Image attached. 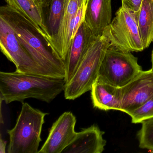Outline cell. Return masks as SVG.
<instances>
[{"label": "cell", "mask_w": 153, "mask_h": 153, "mask_svg": "<svg viewBox=\"0 0 153 153\" xmlns=\"http://www.w3.org/2000/svg\"><path fill=\"white\" fill-rule=\"evenodd\" d=\"M105 132L94 124L77 132L69 146L62 153H101L104 151L106 141L103 136Z\"/></svg>", "instance_id": "obj_11"}, {"label": "cell", "mask_w": 153, "mask_h": 153, "mask_svg": "<svg viewBox=\"0 0 153 153\" xmlns=\"http://www.w3.org/2000/svg\"><path fill=\"white\" fill-rule=\"evenodd\" d=\"M137 136L140 148L153 151V118L142 123Z\"/></svg>", "instance_id": "obj_18"}, {"label": "cell", "mask_w": 153, "mask_h": 153, "mask_svg": "<svg viewBox=\"0 0 153 153\" xmlns=\"http://www.w3.org/2000/svg\"><path fill=\"white\" fill-rule=\"evenodd\" d=\"M102 33L111 46L124 52L142 51V44L135 14L122 7Z\"/></svg>", "instance_id": "obj_6"}, {"label": "cell", "mask_w": 153, "mask_h": 153, "mask_svg": "<svg viewBox=\"0 0 153 153\" xmlns=\"http://www.w3.org/2000/svg\"><path fill=\"white\" fill-rule=\"evenodd\" d=\"M121 88L120 111L129 115L153 98V69L142 71Z\"/></svg>", "instance_id": "obj_8"}, {"label": "cell", "mask_w": 153, "mask_h": 153, "mask_svg": "<svg viewBox=\"0 0 153 153\" xmlns=\"http://www.w3.org/2000/svg\"><path fill=\"white\" fill-rule=\"evenodd\" d=\"M144 49L153 42V0H143L139 11L134 13Z\"/></svg>", "instance_id": "obj_16"}, {"label": "cell", "mask_w": 153, "mask_h": 153, "mask_svg": "<svg viewBox=\"0 0 153 153\" xmlns=\"http://www.w3.org/2000/svg\"><path fill=\"white\" fill-rule=\"evenodd\" d=\"M138 59L130 52L110 46L101 63L97 79L117 87L126 85L142 71Z\"/></svg>", "instance_id": "obj_5"}, {"label": "cell", "mask_w": 153, "mask_h": 153, "mask_svg": "<svg viewBox=\"0 0 153 153\" xmlns=\"http://www.w3.org/2000/svg\"><path fill=\"white\" fill-rule=\"evenodd\" d=\"M151 63H152V68L153 69V49L151 53Z\"/></svg>", "instance_id": "obj_22"}, {"label": "cell", "mask_w": 153, "mask_h": 153, "mask_svg": "<svg viewBox=\"0 0 153 153\" xmlns=\"http://www.w3.org/2000/svg\"><path fill=\"white\" fill-rule=\"evenodd\" d=\"M129 115L134 123H142L153 118V98L146 102Z\"/></svg>", "instance_id": "obj_19"}, {"label": "cell", "mask_w": 153, "mask_h": 153, "mask_svg": "<svg viewBox=\"0 0 153 153\" xmlns=\"http://www.w3.org/2000/svg\"><path fill=\"white\" fill-rule=\"evenodd\" d=\"M5 1L7 5L15 9L30 19L50 42L44 24L42 5L38 0Z\"/></svg>", "instance_id": "obj_15"}, {"label": "cell", "mask_w": 153, "mask_h": 153, "mask_svg": "<svg viewBox=\"0 0 153 153\" xmlns=\"http://www.w3.org/2000/svg\"><path fill=\"white\" fill-rule=\"evenodd\" d=\"M111 0H87L84 21L96 37L111 23Z\"/></svg>", "instance_id": "obj_12"}, {"label": "cell", "mask_w": 153, "mask_h": 153, "mask_svg": "<svg viewBox=\"0 0 153 153\" xmlns=\"http://www.w3.org/2000/svg\"><path fill=\"white\" fill-rule=\"evenodd\" d=\"M39 1H40V3L42 4L44 2V1H45V0H38Z\"/></svg>", "instance_id": "obj_23"}, {"label": "cell", "mask_w": 153, "mask_h": 153, "mask_svg": "<svg viewBox=\"0 0 153 153\" xmlns=\"http://www.w3.org/2000/svg\"><path fill=\"white\" fill-rule=\"evenodd\" d=\"M122 6L133 13L139 11L143 0H121Z\"/></svg>", "instance_id": "obj_20"}, {"label": "cell", "mask_w": 153, "mask_h": 153, "mask_svg": "<svg viewBox=\"0 0 153 153\" xmlns=\"http://www.w3.org/2000/svg\"><path fill=\"white\" fill-rule=\"evenodd\" d=\"M65 85L64 78L16 71L0 72V97L6 104L23 103L29 98L50 103L64 91Z\"/></svg>", "instance_id": "obj_2"}, {"label": "cell", "mask_w": 153, "mask_h": 153, "mask_svg": "<svg viewBox=\"0 0 153 153\" xmlns=\"http://www.w3.org/2000/svg\"><path fill=\"white\" fill-rule=\"evenodd\" d=\"M0 17L12 27L26 51L49 76L65 78L64 62L57 56L50 41L34 23L7 5L0 7Z\"/></svg>", "instance_id": "obj_1"}, {"label": "cell", "mask_w": 153, "mask_h": 153, "mask_svg": "<svg viewBox=\"0 0 153 153\" xmlns=\"http://www.w3.org/2000/svg\"><path fill=\"white\" fill-rule=\"evenodd\" d=\"M0 48L7 59L20 73L49 76L30 56L8 23L0 17ZM50 77V76H49Z\"/></svg>", "instance_id": "obj_7"}, {"label": "cell", "mask_w": 153, "mask_h": 153, "mask_svg": "<svg viewBox=\"0 0 153 153\" xmlns=\"http://www.w3.org/2000/svg\"><path fill=\"white\" fill-rule=\"evenodd\" d=\"M7 141L2 139L1 134L0 138V153H5L6 152V146H7Z\"/></svg>", "instance_id": "obj_21"}, {"label": "cell", "mask_w": 153, "mask_h": 153, "mask_svg": "<svg viewBox=\"0 0 153 153\" xmlns=\"http://www.w3.org/2000/svg\"><path fill=\"white\" fill-rule=\"evenodd\" d=\"M67 2L68 0H45L42 4L44 24L51 44L57 55L56 46Z\"/></svg>", "instance_id": "obj_13"}, {"label": "cell", "mask_w": 153, "mask_h": 153, "mask_svg": "<svg viewBox=\"0 0 153 153\" xmlns=\"http://www.w3.org/2000/svg\"><path fill=\"white\" fill-rule=\"evenodd\" d=\"M87 0H68L56 48L57 55L62 60V46L63 42L67 35L70 23L73 18L76 15L80 7Z\"/></svg>", "instance_id": "obj_17"}, {"label": "cell", "mask_w": 153, "mask_h": 153, "mask_svg": "<svg viewBox=\"0 0 153 153\" xmlns=\"http://www.w3.org/2000/svg\"><path fill=\"white\" fill-rule=\"evenodd\" d=\"M96 38L84 20L71 41L64 60L66 85L72 79L89 47Z\"/></svg>", "instance_id": "obj_10"}, {"label": "cell", "mask_w": 153, "mask_h": 153, "mask_svg": "<svg viewBox=\"0 0 153 153\" xmlns=\"http://www.w3.org/2000/svg\"><path fill=\"white\" fill-rule=\"evenodd\" d=\"M76 120L71 112L63 113L53 123L49 135L38 153H62L76 136Z\"/></svg>", "instance_id": "obj_9"}, {"label": "cell", "mask_w": 153, "mask_h": 153, "mask_svg": "<svg viewBox=\"0 0 153 153\" xmlns=\"http://www.w3.org/2000/svg\"><path fill=\"white\" fill-rule=\"evenodd\" d=\"M91 91L94 108L105 111H120L122 99L121 87H117L97 79Z\"/></svg>", "instance_id": "obj_14"}, {"label": "cell", "mask_w": 153, "mask_h": 153, "mask_svg": "<svg viewBox=\"0 0 153 153\" xmlns=\"http://www.w3.org/2000/svg\"><path fill=\"white\" fill-rule=\"evenodd\" d=\"M48 114L22 103L16 125L7 131L10 137L8 153H38L45 117Z\"/></svg>", "instance_id": "obj_3"}, {"label": "cell", "mask_w": 153, "mask_h": 153, "mask_svg": "<svg viewBox=\"0 0 153 153\" xmlns=\"http://www.w3.org/2000/svg\"><path fill=\"white\" fill-rule=\"evenodd\" d=\"M110 42L102 35L91 45L70 82L65 85L64 97L74 100L92 89Z\"/></svg>", "instance_id": "obj_4"}]
</instances>
